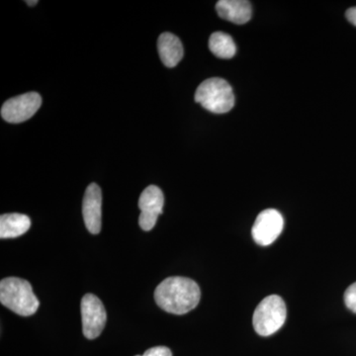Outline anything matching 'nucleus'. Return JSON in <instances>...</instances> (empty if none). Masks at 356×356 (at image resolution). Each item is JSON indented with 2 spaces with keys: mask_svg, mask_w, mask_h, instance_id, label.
I'll use <instances>...</instances> for the list:
<instances>
[{
  "mask_svg": "<svg viewBox=\"0 0 356 356\" xmlns=\"http://www.w3.org/2000/svg\"><path fill=\"white\" fill-rule=\"evenodd\" d=\"M200 287L191 278L173 276L156 287L154 300L159 308L173 315H184L200 302Z\"/></svg>",
  "mask_w": 356,
  "mask_h": 356,
  "instance_id": "obj_1",
  "label": "nucleus"
},
{
  "mask_svg": "<svg viewBox=\"0 0 356 356\" xmlns=\"http://www.w3.org/2000/svg\"><path fill=\"white\" fill-rule=\"evenodd\" d=\"M0 302L2 305L22 317L34 315L40 302L27 280L18 277L4 278L0 282Z\"/></svg>",
  "mask_w": 356,
  "mask_h": 356,
  "instance_id": "obj_2",
  "label": "nucleus"
},
{
  "mask_svg": "<svg viewBox=\"0 0 356 356\" xmlns=\"http://www.w3.org/2000/svg\"><path fill=\"white\" fill-rule=\"evenodd\" d=\"M195 102L212 113L224 114L233 109L235 95L233 88L225 79L212 77L198 86Z\"/></svg>",
  "mask_w": 356,
  "mask_h": 356,
  "instance_id": "obj_3",
  "label": "nucleus"
},
{
  "mask_svg": "<svg viewBox=\"0 0 356 356\" xmlns=\"http://www.w3.org/2000/svg\"><path fill=\"white\" fill-rule=\"evenodd\" d=\"M286 315V305L280 296L271 295L266 297L254 311L252 324L255 332L261 337L275 334L284 325Z\"/></svg>",
  "mask_w": 356,
  "mask_h": 356,
  "instance_id": "obj_4",
  "label": "nucleus"
},
{
  "mask_svg": "<svg viewBox=\"0 0 356 356\" xmlns=\"http://www.w3.org/2000/svg\"><path fill=\"white\" fill-rule=\"evenodd\" d=\"M83 332L88 339H95L102 334L106 325L107 314L102 300L95 295L86 294L81 299Z\"/></svg>",
  "mask_w": 356,
  "mask_h": 356,
  "instance_id": "obj_5",
  "label": "nucleus"
},
{
  "mask_svg": "<svg viewBox=\"0 0 356 356\" xmlns=\"http://www.w3.org/2000/svg\"><path fill=\"white\" fill-rule=\"evenodd\" d=\"M41 104L42 97L39 93L28 92L16 96L2 105V119L8 123H22L31 118L38 111Z\"/></svg>",
  "mask_w": 356,
  "mask_h": 356,
  "instance_id": "obj_6",
  "label": "nucleus"
},
{
  "mask_svg": "<svg viewBox=\"0 0 356 356\" xmlns=\"http://www.w3.org/2000/svg\"><path fill=\"white\" fill-rule=\"evenodd\" d=\"M284 220L275 209H266L259 213L252 227V234L257 245L266 247L275 242L282 233Z\"/></svg>",
  "mask_w": 356,
  "mask_h": 356,
  "instance_id": "obj_7",
  "label": "nucleus"
},
{
  "mask_svg": "<svg viewBox=\"0 0 356 356\" xmlns=\"http://www.w3.org/2000/svg\"><path fill=\"white\" fill-rule=\"evenodd\" d=\"M163 204L165 197L159 187L149 185L143 191L138 203L140 210L139 225L142 229L149 232L154 229L159 215L163 214Z\"/></svg>",
  "mask_w": 356,
  "mask_h": 356,
  "instance_id": "obj_8",
  "label": "nucleus"
},
{
  "mask_svg": "<svg viewBox=\"0 0 356 356\" xmlns=\"http://www.w3.org/2000/svg\"><path fill=\"white\" fill-rule=\"evenodd\" d=\"M102 189L95 184L88 185L83 201V216L86 229L92 235L102 231Z\"/></svg>",
  "mask_w": 356,
  "mask_h": 356,
  "instance_id": "obj_9",
  "label": "nucleus"
},
{
  "mask_svg": "<svg viewBox=\"0 0 356 356\" xmlns=\"http://www.w3.org/2000/svg\"><path fill=\"white\" fill-rule=\"evenodd\" d=\"M216 10L222 19L238 25L245 24L252 18V6L245 0H220Z\"/></svg>",
  "mask_w": 356,
  "mask_h": 356,
  "instance_id": "obj_10",
  "label": "nucleus"
},
{
  "mask_svg": "<svg viewBox=\"0 0 356 356\" xmlns=\"http://www.w3.org/2000/svg\"><path fill=\"white\" fill-rule=\"evenodd\" d=\"M159 58L168 67H175L184 58V46L175 35L163 33L158 40Z\"/></svg>",
  "mask_w": 356,
  "mask_h": 356,
  "instance_id": "obj_11",
  "label": "nucleus"
},
{
  "mask_svg": "<svg viewBox=\"0 0 356 356\" xmlns=\"http://www.w3.org/2000/svg\"><path fill=\"white\" fill-rule=\"evenodd\" d=\"M31 227V220L19 213L1 215L0 217V238H14L24 235Z\"/></svg>",
  "mask_w": 356,
  "mask_h": 356,
  "instance_id": "obj_12",
  "label": "nucleus"
},
{
  "mask_svg": "<svg viewBox=\"0 0 356 356\" xmlns=\"http://www.w3.org/2000/svg\"><path fill=\"white\" fill-rule=\"evenodd\" d=\"M209 49L217 58L224 60L233 58L236 53V47L233 38L222 32L213 33L211 35Z\"/></svg>",
  "mask_w": 356,
  "mask_h": 356,
  "instance_id": "obj_13",
  "label": "nucleus"
},
{
  "mask_svg": "<svg viewBox=\"0 0 356 356\" xmlns=\"http://www.w3.org/2000/svg\"><path fill=\"white\" fill-rule=\"evenodd\" d=\"M344 303L351 312L356 314V282L344 292Z\"/></svg>",
  "mask_w": 356,
  "mask_h": 356,
  "instance_id": "obj_14",
  "label": "nucleus"
},
{
  "mask_svg": "<svg viewBox=\"0 0 356 356\" xmlns=\"http://www.w3.org/2000/svg\"><path fill=\"white\" fill-rule=\"evenodd\" d=\"M136 356H172V353L166 346H154L145 351L144 355Z\"/></svg>",
  "mask_w": 356,
  "mask_h": 356,
  "instance_id": "obj_15",
  "label": "nucleus"
},
{
  "mask_svg": "<svg viewBox=\"0 0 356 356\" xmlns=\"http://www.w3.org/2000/svg\"><path fill=\"white\" fill-rule=\"evenodd\" d=\"M346 15L351 24L356 26V7H353V8L348 9V10L346 11Z\"/></svg>",
  "mask_w": 356,
  "mask_h": 356,
  "instance_id": "obj_16",
  "label": "nucleus"
},
{
  "mask_svg": "<svg viewBox=\"0 0 356 356\" xmlns=\"http://www.w3.org/2000/svg\"><path fill=\"white\" fill-rule=\"evenodd\" d=\"M26 3H27L28 6H36L37 3H38V1H37V0H33V1H26Z\"/></svg>",
  "mask_w": 356,
  "mask_h": 356,
  "instance_id": "obj_17",
  "label": "nucleus"
}]
</instances>
